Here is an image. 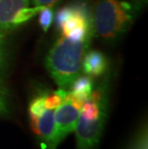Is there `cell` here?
Here are the masks:
<instances>
[{"instance_id": "obj_10", "label": "cell", "mask_w": 148, "mask_h": 149, "mask_svg": "<svg viewBox=\"0 0 148 149\" xmlns=\"http://www.w3.org/2000/svg\"><path fill=\"white\" fill-rule=\"evenodd\" d=\"M42 7L40 6H34V7H27L24 8L23 10H21L19 12L17 17H15L14 20V27H17L18 25L24 23V22L28 21L31 19L33 17H35L38 13H40V11L42 10Z\"/></svg>"}, {"instance_id": "obj_14", "label": "cell", "mask_w": 148, "mask_h": 149, "mask_svg": "<svg viewBox=\"0 0 148 149\" xmlns=\"http://www.w3.org/2000/svg\"><path fill=\"white\" fill-rule=\"evenodd\" d=\"M74 11V6L73 7H65L61 9L58 14H57V17H56V22H57L58 26L61 28V26L63 24L67 21L69 17L72 15V13Z\"/></svg>"}, {"instance_id": "obj_11", "label": "cell", "mask_w": 148, "mask_h": 149, "mask_svg": "<svg viewBox=\"0 0 148 149\" xmlns=\"http://www.w3.org/2000/svg\"><path fill=\"white\" fill-rule=\"evenodd\" d=\"M10 113L9 91L5 84H0V116H5Z\"/></svg>"}, {"instance_id": "obj_8", "label": "cell", "mask_w": 148, "mask_h": 149, "mask_svg": "<svg viewBox=\"0 0 148 149\" xmlns=\"http://www.w3.org/2000/svg\"><path fill=\"white\" fill-rule=\"evenodd\" d=\"M126 149H148L147 126L142 125Z\"/></svg>"}, {"instance_id": "obj_7", "label": "cell", "mask_w": 148, "mask_h": 149, "mask_svg": "<svg viewBox=\"0 0 148 149\" xmlns=\"http://www.w3.org/2000/svg\"><path fill=\"white\" fill-rule=\"evenodd\" d=\"M67 91L65 88H60L51 94H45L44 98V105L46 109L49 110H56L60 107L67 99Z\"/></svg>"}, {"instance_id": "obj_6", "label": "cell", "mask_w": 148, "mask_h": 149, "mask_svg": "<svg viewBox=\"0 0 148 149\" xmlns=\"http://www.w3.org/2000/svg\"><path fill=\"white\" fill-rule=\"evenodd\" d=\"M107 68V61L101 52L91 50L85 54L82 63V69L85 73L92 77H97L105 72Z\"/></svg>"}, {"instance_id": "obj_4", "label": "cell", "mask_w": 148, "mask_h": 149, "mask_svg": "<svg viewBox=\"0 0 148 149\" xmlns=\"http://www.w3.org/2000/svg\"><path fill=\"white\" fill-rule=\"evenodd\" d=\"M54 113L55 110L46 109L39 117L30 118L31 128L37 135V137L40 139L45 149L50 148L54 134Z\"/></svg>"}, {"instance_id": "obj_2", "label": "cell", "mask_w": 148, "mask_h": 149, "mask_svg": "<svg viewBox=\"0 0 148 149\" xmlns=\"http://www.w3.org/2000/svg\"><path fill=\"white\" fill-rule=\"evenodd\" d=\"M138 7L124 0H97L92 17L93 30L103 39H115L129 29Z\"/></svg>"}, {"instance_id": "obj_9", "label": "cell", "mask_w": 148, "mask_h": 149, "mask_svg": "<svg viewBox=\"0 0 148 149\" xmlns=\"http://www.w3.org/2000/svg\"><path fill=\"white\" fill-rule=\"evenodd\" d=\"M45 94H40L30 101L29 108H28L30 118H37L46 110L44 105Z\"/></svg>"}, {"instance_id": "obj_15", "label": "cell", "mask_w": 148, "mask_h": 149, "mask_svg": "<svg viewBox=\"0 0 148 149\" xmlns=\"http://www.w3.org/2000/svg\"><path fill=\"white\" fill-rule=\"evenodd\" d=\"M34 6L40 7H53L59 0H31Z\"/></svg>"}, {"instance_id": "obj_5", "label": "cell", "mask_w": 148, "mask_h": 149, "mask_svg": "<svg viewBox=\"0 0 148 149\" xmlns=\"http://www.w3.org/2000/svg\"><path fill=\"white\" fill-rule=\"evenodd\" d=\"M30 0H0V29H13L14 20L21 10L29 6Z\"/></svg>"}, {"instance_id": "obj_12", "label": "cell", "mask_w": 148, "mask_h": 149, "mask_svg": "<svg viewBox=\"0 0 148 149\" xmlns=\"http://www.w3.org/2000/svg\"><path fill=\"white\" fill-rule=\"evenodd\" d=\"M53 19V11L51 7H42L40 11V25L42 26V30L47 32Z\"/></svg>"}, {"instance_id": "obj_1", "label": "cell", "mask_w": 148, "mask_h": 149, "mask_svg": "<svg viewBox=\"0 0 148 149\" xmlns=\"http://www.w3.org/2000/svg\"><path fill=\"white\" fill-rule=\"evenodd\" d=\"M90 38L73 40L63 37L58 39L49 50L45 65L50 76L60 88H70L82 72L83 58L89 47Z\"/></svg>"}, {"instance_id": "obj_3", "label": "cell", "mask_w": 148, "mask_h": 149, "mask_svg": "<svg viewBox=\"0 0 148 149\" xmlns=\"http://www.w3.org/2000/svg\"><path fill=\"white\" fill-rule=\"evenodd\" d=\"M79 111L67 100L55 110V128L49 149H57L65 138L74 131L79 117Z\"/></svg>"}, {"instance_id": "obj_13", "label": "cell", "mask_w": 148, "mask_h": 149, "mask_svg": "<svg viewBox=\"0 0 148 149\" xmlns=\"http://www.w3.org/2000/svg\"><path fill=\"white\" fill-rule=\"evenodd\" d=\"M8 69V59L7 52L4 46L0 47V84H4L6 74Z\"/></svg>"}, {"instance_id": "obj_16", "label": "cell", "mask_w": 148, "mask_h": 149, "mask_svg": "<svg viewBox=\"0 0 148 149\" xmlns=\"http://www.w3.org/2000/svg\"><path fill=\"white\" fill-rule=\"evenodd\" d=\"M5 38H6V33H5V31H3V30L0 29V47H1V46H4Z\"/></svg>"}]
</instances>
